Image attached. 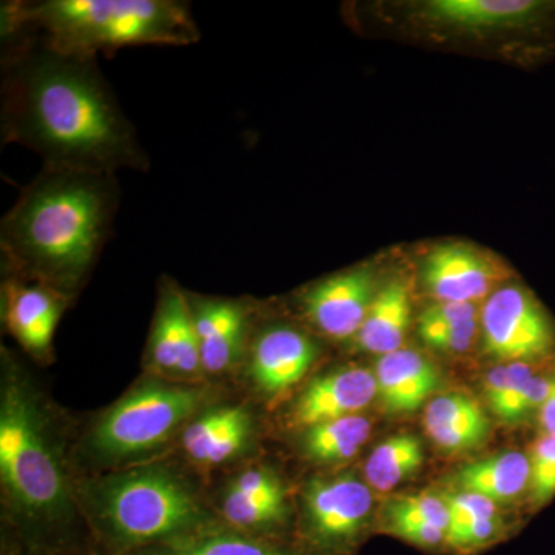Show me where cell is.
<instances>
[{"label": "cell", "instance_id": "cell-10", "mask_svg": "<svg viewBox=\"0 0 555 555\" xmlns=\"http://www.w3.org/2000/svg\"><path fill=\"white\" fill-rule=\"evenodd\" d=\"M503 276L505 272L494 258L466 244L437 247L423 266V283L438 302L477 305Z\"/></svg>", "mask_w": 555, "mask_h": 555}, {"label": "cell", "instance_id": "cell-14", "mask_svg": "<svg viewBox=\"0 0 555 555\" xmlns=\"http://www.w3.org/2000/svg\"><path fill=\"white\" fill-rule=\"evenodd\" d=\"M67 302L68 298L46 284L11 276L5 286V318L11 334L33 356H47Z\"/></svg>", "mask_w": 555, "mask_h": 555}, {"label": "cell", "instance_id": "cell-29", "mask_svg": "<svg viewBox=\"0 0 555 555\" xmlns=\"http://www.w3.org/2000/svg\"><path fill=\"white\" fill-rule=\"evenodd\" d=\"M444 502H447L449 514H451L449 526L496 518L495 502L488 496L463 491L460 494L444 496Z\"/></svg>", "mask_w": 555, "mask_h": 555}, {"label": "cell", "instance_id": "cell-15", "mask_svg": "<svg viewBox=\"0 0 555 555\" xmlns=\"http://www.w3.org/2000/svg\"><path fill=\"white\" fill-rule=\"evenodd\" d=\"M378 396L374 372L361 367L338 369L306 387L295 406V418L305 427L343 416L358 415Z\"/></svg>", "mask_w": 555, "mask_h": 555}, {"label": "cell", "instance_id": "cell-34", "mask_svg": "<svg viewBox=\"0 0 555 555\" xmlns=\"http://www.w3.org/2000/svg\"><path fill=\"white\" fill-rule=\"evenodd\" d=\"M3 555H21V553L16 546L7 543V550H3Z\"/></svg>", "mask_w": 555, "mask_h": 555}, {"label": "cell", "instance_id": "cell-16", "mask_svg": "<svg viewBox=\"0 0 555 555\" xmlns=\"http://www.w3.org/2000/svg\"><path fill=\"white\" fill-rule=\"evenodd\" d=\"M225 526L258 537L283 521L286 496L275 474L254 467L240 474L225 491L221 505Z\"/></svg>", "mask_w": 555, "mask_h": 555}, {"label": "cell", "instance_id": "cell-25", "mask_svg": "<svg viewBox=\"0 0 555 555\" xmlns=\"http://www.w3.org/2000/svg\"><path fill=\"white\" fill-rule=\"evenodd\" d=\"M534 372L526 363H507L492 369L485 378V396L492 412L506 423H518L529 379Z\"/></svg>", "mask_w": 555, "mask_h": 555}, {"label": "cell", "instance_id": "cell-26", "mask_svg": "<svg viewBox=\"0 0 555 555\" xmlns=\"http://www.w3.org/2000/svg\"><path fill=\"white\" fill-rule=\"evenodd\" d=\"M387 520H414L437 526L448 532L451 514L444 499L430 494L406 495L393 500L386 511Z\"/></svg>", "mask_w": 555, "mask_h": 555}, {"label": "cell", "instance_id": "cell-5", "mask_svg": "<svg viewBox=\"0 0 555 555\" xmlns=\"http://www.w3.org/2000/svg\"><path fill=\"white\" fill-rule=\"evenodd\" d=\"M203 401L193 386L147 383L122 398L91 434L90 444L102 459L147 454L184 425Z\"/></svg>", "mask_w": 555, "mask_h": 555}, {"label": "cell", "instance_id": "cell-19", "mask_svg": "<svg viewBox=\"0 0 555 555\" xmlns=\"http://www.w3.org/2000/svg\"><path fill=\"white\" fill-rule=\"evenodd\" d=\"M423 423L430 440L449 452L478 447L491 429V423L480 404L463 393L434 398L426 408Z\"/></svg>", "mask_w": 555, "mask_h": 555}, {"label": "cell", "instance_id": "cell-31", "mask_svg": "<svg viewBox=\"0 0 555 555\" xmlns=\"http://www.w3.org/2000/svg\"><path fill=\"white\" fill-rule=\"evenodd\" d=\"M480 313L477 305L438 302L420 315L418 327L456 326V324L473 323V321H478Z\"/></svg>", "mask_w": 555, "mask_h": 555}, {"label": "cell", "instance_id": "cell-32", "mask_svg": "<svg viewBox=\"0 0 555 555\" xmlns=\"http://www.w3.org/2000/svg\"><path fill=\"white\" fill-rule=\"evenodd\" d=\"M390 531L420 546H437L447 542V531L437 526L414 520H387Z\"/></svg>", "mask_w": 555, "mask_h": 555}, {"label": "cell", "instance_id": "cell-28", "mask_svg": "<svg viewBox=\"0 0 555 555\" xmlns=\"http://www.w3.org/2000/svg\"><path fill=\"white\" fill-rule=\"evenodd\" d=\"M478 321L473 323L456 324V326L418 327L420 337L426 345L438 350L451 353H463L476 343Z\"/></svg>", "mask_w": 555, "mask_h": 555}, {"label": "cell", "instance_id": "cell-12", "mask_svg": "<svg viewBox=\"0 0 555 555\" xmlns=\"http://www.w3.org/2000/svg\"><path fill=\"white\" fill-rule=\"evenodd\" d=\"M198 338L201 366L221 374L238 363L248 341L250 310L241 299L189 295Z\"/></svg>", "mask_w": 555, "mask_h": 555}, {"label": "cell", "instance_id": "cell-9", "mask_svg": "<svg viewBox=\"0 0 555 555\" xmlns=\"http://www.w3.org/2000/svg\"><path fill=\"white\" fill-rule=\"evenodd\" d=\"M147 353L160 374L190 377L203 371L189 294L169 278L159 286Z\"/></svg>", "mask_w": 555, "mask_h": 555}, {"label": "cell", "instance_id": "cell-1", "mask_svg": "<svg viewBox=\"0 0 555 555\" xmlns=\"http://www.w3.org/2000/svg\"><path fill=\"white\" fill-rule=\"evenodd\" d=\"M0 130L46 169L145 171L149 156L96 60L51 49L39 36L2 50Z\"/></svg>", "mask_w": 555, "mask_h": 555}, {"label": "cell", "instance_id": "cell-17", "mask_svg": "<svg viewBox=\"0 0 555 555\" xmlns=\"http://www.w3.org/2000/svg\"><path fill=\"white\" fill-rule=\"evenodd\" d=\"M374 374L378 397L390 412L415 411L440 385L436 364L412 349H398L379 358Z\"/></svg>", "mask_w": 555, "mask_h": 555}, {"label": "cell", "instance_id": "cell-4", "mask_svg": "<svg viewBox=\"0 0 555 555\" xmlns=\"http://www.w3.org/2000/svg\"><path fill=\"white\" fill-rule=\"evenodd\" d=\"M94 555H127L217 526L188 485L164 467H139L89 489Z\"/></svg>", "mask_w": 555, "mask_h": 555}, {"label": "cell", "instance_id": "cell-8", "mask_svg": "<svg viewBox=\"0 0 555 555\" xmlns=\"http://www.w3.org/2000/svg\"><path fill=\"white\" fill-rule=\"evenodd\" d=\"M374 275L366 268L346 270L313 284L301 295L302 312L328 338L357 337L372 301Z\"/></svg>", "mask_w": 555, "mask_h": 555}, {"label": "cell", "instance_id": "cell-24", "mask_svg": "<svg viewBox=\"0 0 555 555\" xmlns=\"http://www.w3.org/2000/svg\"><path fill=\"white\" fill-rule=\"evenodd\" d=\"M366 416L349 415L308 427L305 448L309 456L321 463L345 462L358 454L371 437Z\"/></svg>", "mask_w": 555, "mask_h": 555}, {"label": "cell", "instance_id": "cell-2", "mask_svg": "<svg viewBox=\"0 0 555 555\" xmlns=\"http://www.w3.org/2000/svg\"><path fill=\"white\" fill-rule=\"evenodd\" d=\"M118 208L116 175L42 167L0 222V247L13 276L69 299L96 264Z\"/></svg>", "mask_w": 555, "mask_h": 555}, {"label": "cell", "instance_id": "cell-22", "mask_svg": "<svg viewBox=\"0 0 555 555\" xmlns=\"http://www.w3.org/2000/svg\"><path fill=\"white\" fill-rule=\"evenodd\" d=\"M127 555H298L270 540L244 534L229 526H211Z\"/></svg>", "mask_w": 555, "mask_h": 555}, {"label": "cell", "instance_id": "cell-21", "mask_svg": "<svg viewBox=\"0 0 555 555\" xmlns=\"http://www.w3.org/2000/svg\"><path fill=\"white\" fill-rule=\"evenodd\" d=\"M455 483L463 491L488 496L492 502H509L531 483V462L524 452H503L462 467L455 474Z\"/></svg>", "mask_w": 555, "mask_h": 555}, {"label": "cell", "instance_id": "cell-33", "mask_svg": "<svg viewBox=\"0 0 555 555\" xmlns=\"http://www.w3.org/2000/svg\"><path fill=\"white\" fill-rule=\"evenodd\" d=\"M540 426H542L543 436L555 437V377L551 386L550 396L539 411Z\"/></svg>", "mask_w": 555, "mask_h": 555}, {"label": "cell", "instance_id": "cell-6", "mask_svg": "<svg viewBox=\"0 0 555 555\" xmlns=\"http://www.w3.org/2000/svg\"><path fill=\"white\" fill-rule=\"evenodd\" d=\"M488 356L507 363H526L545 357L555 345L554 328L534 298L524 288L495 291L480 313Z\"/></svg>", "mask_w": 555, "mask_h": 555}, {"label": "cell", "instance_id": "cell-7", "mask_svg": "<svg viewBox=\"0 0 555 555\" xmlns=\"http://www.w3.org/2000/svg\"><path fill=\"white\" fill-rule=\"evenodd\" d=\"M371 488L353 476L315 480L306 491L310 539L323 550H338L360 532L371 516Z\"/></svg>", "mask_w": 555, "mask_h": 555}, {"label": "cell", "instance_id": "cell-20", "mask_svg": "<svg viewBox=\"0 0 555 555\" xmlns=\"http://www.w3.org/2000/svg\"><path fill=\"white\" fill-rule=\"evenodd\" d=\"M411 326V297L401 281H393L374 298L366 320L357 334L363 350L385 357L401 349Z\"/></svg>", "mask_w": 555, "mask_h": 555}, {"label": "cell", "instance_id": "cell-13", "mask_svg": "<svg viewBox=\"0 0 555 555\" xmlns=\"http://www.w3.org/2000/svg\"><path fill=\"white\" fill-rule=\"evenodd\" d=\"M318 357L313 339L298 328L275 324L259 332L250 347V374L270 396L301 382Z\"/></svg>", "mask_w": 555, "mask_h": 555}, {"label": "cell", "instance_id": "cell-18", "mask_svg": "<svg viewBox=\"0 0 555 555\" xmlns=\"http://www.w3.org/2000/svg\"><path fill=\"white\" fill-rule=\"evenodd\" d=\"M250 434V415L246 409L218 408L188 426L182 436V447L193 462L221 465L246 448Z\"/></svg>", "mask_w": 555, "mask_h": 555}, {"label": "cell", "instance_id": "cell-3", "mask_svg": "<svg viewBox=\"0 0 555 555\" xmlns=\"http://www.w3.org/2000/svg\"><path fill=\"white\" fill-rule=\"evenodd\" d=\"M2 10L51 49L96 60L142 46H192L199 28L178 0H14Z\"/></svg>", "mask_w": 555, "mask_h": 555}, {"label": "cell", "instance_id": "cell-27", "mask_svg": "<svg viewBox=\"0 0 555 555\" xmlns=\"http://www.w3.org/2000/svg\"><path fill=\"white\" fill-rule=\"evenodd\" d=\"M531 462L532 496L537 503L546 502L555 495V437L543 436L535 441L529 454Z\"/></svg>", "mask_w": 555, "mask_h": 555}, {"label": "cell", "instance_id": "cell-23", "mask_svg": "<svg viewBox=\"0 0 555 555\" xmlns=\"http://www.w3.org/2000/svg\"><path fill=\"white\" fill-rule=\"evenodd\" d=\"M423 465V447L418 437L400 434L387 438L369 455L364 474L371 488L390 491Z\"/></svg>", "mask_w": 555, "mask_h": 555}, {"label": "cell", "instance_id": "cell-30", "mask_svg": "<svg viewBox=\"0 0 555 555\" xmlns=\"http://www.w3.org/2000/svg\"><path fill=\"white\" fill-rule=\"evenodd\" d=\"M500 520L496 518H486V520L473 521L466 525L449 526L447 532V543L455 550H477V547L488 545L499 534Z\"/></svg>", "mask_w": 555, "mask_h": 555}, {"label": "cell", "instance_id": "cell-11", "mask_svg": "<svg viewBox=\"0 0 555 555\" xmlns=\"http://www.w3.org/2000/svg\"><path fill=\"white\" fill-rule=\"evenodd\" d=\"M425 13L438 24L465 30L545 33L555 25V2L542 0H434Z\"/></svg>", "mask_w": 555, "mask_h": 555}]
</instances>
